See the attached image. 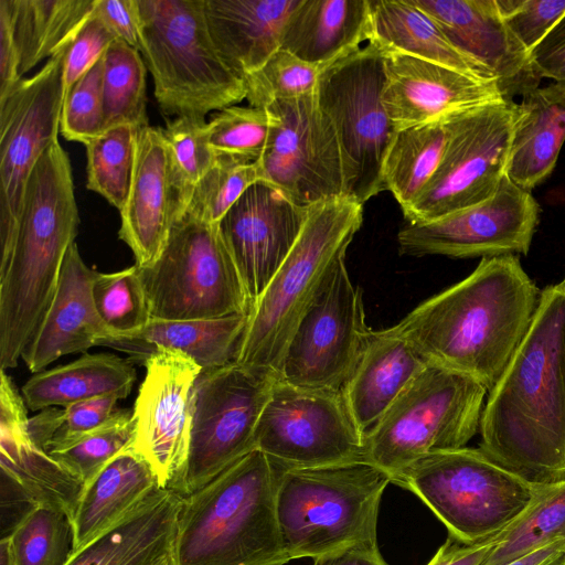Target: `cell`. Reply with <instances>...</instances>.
<instances>
[{"mask_svg":"<svg viewBox=\"0 0 565 565\" xmlns=\"http://www.w3.org/2000/svg\"><path fill=\"white\" fill-rule=\"evenodd\" d=\"M79 214L71 162L58 140L28 180L12 248L0 260V367L18 365L56 290Z\"/></svg>","mask_w":565,"mask_h":565,"instance_id":"obj_3","label":"cell"},{"mask_svg":"<svg viewBox=\"0 0 565 565\" xmlns=\"http://www.w3.org/2000/svg\"><path fill=\"white\" fill-rule=\"evenodd\" d=\"M279 469L253 450L183 497L171 565H285L277 516Z\"/></svg>","mask_w":565,"mask_h":565,"instance_id":"obj_4","label":"cell"},{"mask_svg":"<svg viewBox=\"0 0 565 565\" xmlns=\"http://www.w3.org/2000/svg\"><path fill=\"white\" fill-rule=\"evenodd\" d=\"M28 406L13 380L0 371V468L38 505L58 509L72 520L84 483L31 437Z\"/></svg>","mask_w":565,"mask_h":565,"instance_id":"obj_25","label":"cell"},{"mask_svg":"<svg viewBox=\"0 0 565 565\" xmlns=\"http://www.w3.org/2000/svg\"><path fill=\"white\" fill-rule=\"evenodd\" d=\"M413 492L465 544L487 541L514 522L543 484L516 476L480 448L427 454L393 482Z\"/></svg>","mask_w":565,"mask_h":565,"instance_id":"obj_8","label":"cell"},{"mask_svg":"<svg viewBox=\"0 0 565 565\" xmlns=\"http://www.w3.org/2000/svg\"><path fill=\"white\" fill-rule=\"evenodd\" d=\"M540 205L507 175L488 200L424 223H405L397 234L402 255L451 258L526 255Z\"/></svg>","mask_w":565,"mask_h":565,"instance_id":"obj_18","label":"cell"},{"mask_svg":"<svg viewBox=\"0 0 565 565\" xmlns=\"http://www.w3.org/2000/svg\"><path fill=\"white\" fill-rule=\"evenodd\" d=\"M312 565H387L379 546H354L313 559Z\"/></svg>","mask_w":565,"mask_h":565,"instance_id":"obj_55","label":"cell"},{"mask_svg":"<svg viewBox=\"0 0 565 565\" xmlns=\"http://www.w3.org/2000/svg\"><path fill=\"white\" fill-rule=\"evenodd\" d=\"M503 19L531 53L565 15V0H497Z\"/></svg>","mask_w":565,"mask_h":565,"instance_id":"obj_49","label":"cell"},{"mask_svg":"<svg viewBox=\"0 0 565 565\" xmlns=\"http://www.w3.org/2000/svg\"><path fill=\"white\" fill-rule=\"evenodd\" d=\"M139 52L164 117H199L246 98L245 82L220 56L204 0H136Z\"/></svg>","mask_w":565,"mask_h":565,"instance_id":"obj_6","label":"cell"},{"mask_svg":"<svg viewBox=\"0 0 565 565\" xmlns=\"http://www.w3.org/2000/svg\"><path fill=\"white\" fill-rule=\"evenodd\" d=\"M207 128L216 154L257 160L266 147L270 120L266 109L231 106L215 114Z\"/></svg>","mask_w":565,"mask_h":565,"instance_id":"obj_47","label":"cell"},{"mask_svg":"<svg viewBox=\"0 0 565 565\" xmlns=\"http://www.w3.org/2000/svg\"><path fill=\"white\" fill-rule=\"evenodd\" d=\"M98 274L83 260L73 243L52 301L22 354L31 372L43 371L63 355L85 352L110 333L94 302L93 287Z\"/></svg>","mask_w":565,"mask_h":565,"instance_id":"obj_24","label":"cell"},{"mask_svg":"<svg viewBox=\"0 0 565 565\" xmlns=\"http://www.w3.org/2000/svg\"><path fill=\"white\" fill-rule=\"evenodd\" d=\"M159 488L153 469L132 446L111 458L84 484L71 520L74 552L117 523Z\"/></svg>","mask_w":565,"mask_h":565,"instance_id":"obj_31","label":"cell"},{"mask_svg":"<svg viewBox=\"0 0 565 565\" xmlns=\"http://www.w3.org/2000/svg\"><path fill=\"white\" fill-rule=\"evenodd\" d=\"M310 207L296 204L275 185L260 180L218 222L250 309L295 246Z\"/></svg>","mask_w":565,"mask_h":565,"instance_id":"obj_20","label":"cell"},{"mask_svg":"<svg viewBox=\"0 0 565 565\" xmlns=\"http://www.w3.org/2000/svg\"><path fill=\"white\" fill-rule=\"evenodd\" d=\"M488 388L428 362L364 436V461L391 482L420 457L466 447L480 427Z\"/></svg>","mask_w":565,"mask_h":565,"instance_id":"obj_9","label":"cell"},{"mask_svg":"<svg viewBox=\"0 0 565 565\" xmlns=\"http://www.w3.org/2000/svg\"><path fill=\"white\" fill-rule=\"evenodd\" d=\"M530 54L539 76L565 90V15Z\"/></svg>","mask_w":565,"mask_h":565,"instance_id":"obj_51","label":"cell"},{"mask_svg":"<svg viewBox=\"0 0 565 565\" xmlns=\"http://www.w3.org/2000/svg\"><path fill=\"white\" fill-rule=\"evenodd\" d=\"M371 332L362 290L351 281L342 259L297 326L277 379L303 387L343 390Z\"/></svg>","mask_w":565,"mask_h":565,"instance_id":"obj_15","label":"cell"},{"mask_svg":"<svg viewBox=\"0 0 565 565\" xmlns=\"http://www.w3.org/2000/svg\"><path fill=\"white\" fill-rule=\"evenodd\" d=\"M255 449L279 469L323 467L364 461V435L343 390L276 379L258 419Z\"/></svg>","mask_w":565,"mask_h":565,"instance_id":"obj_14","label":"cell"},{"mask_svg":"<svg viewBox=\"0 0 565 565\" xmlns=\"http://www.w3.org/2000/svg\"><path fill=\"white\" fill-rule=\"evenodd\" d=\"M262 179L259 159L217 154L194 188L184 213L209 224H218L242 194Z\"/></svg>","mask_w":565,"mask_h":565,"instance_id":"obj_40","label":"cell"},{"mask_svg":"<svg viewBox=\"0 0 565 565\" xmlns=\"http://www.w3.org/2000/svg\"><path fill=\"white\" fill-rule=\"evenodd\" d=\"M118 396L108 395L49 407L29 419L32 439L47 454L64 448L107 424L117 412Z\"/></svg>","mask_w":565,"mask_h":565,"instance_id":"obj_43","label":"cell"},{"mask_svg":"<svg viewBox=\"0 0 565 565\" xmlns=\"http://www.w3.org/2000/svg\"><path fill=\"white\" fill-rule=\"evenodd\" d=\"M300 0H204L212 41L243 81L280 49L285 24Z\"/></svg>","mask_w":565,"mask_h":565,"instance_id":"obj_26","label":"cell"},{"mask_svg":"<svg viewBox=\"0 0 565 565\" xmlns=\"http://www.w3.org/2000/svg\"><path fill=\"white\" fill-rule=\"evenodd\" d=\"M134 439L132 412L117 409L103 427L49 455L85 484Z\"/></svg>","mask_w":565,"mask_h":565,"instance_id":"obj_45","label":"cell"},{"mask_svg":"<svg viewBox=\"0 0 565 565\" xmlns=\"http://www.w3.org/2000/svg\"><path fill=\"white\" fill-rule=\"evenodd\" d=\"M249 313L207 320L151 319L143 328L126 334H107L96 345L108 347L145 363L156 351L182 352L202 370L237 361Z\"/></svg>","mask_w":565,"mask_h":565,"instance_id":"obj_28","label":"cell"},{"mask_svg":"<svg viewBox=\"0 0 565 565\" xmlns=\"http://www.w3.org/2000/svg\"><path fill=\"white\" fill-rule=\"evenodd\" d=\"M103 60L104 131L122 125L148 126L147 66L139 50L116 39Z\"/></svg>","mask_w":565,"mask_h":565,"instance_id":"obj_37","label":"cell"},{"mask_svg":"<svg viewBox=\"0 0 565 565\" xmlns=\"http://www.w3.org/2000/svg\"><path fill=\"white\" fill-rule=\"evenodd\" d=\"M94 13L118 40L139 50L136 0H96Z\"/></svg>","mask_w":565,"mask_h":565,"instance_id":"obj_52","label":"cell"},{"mask_svg":"<svg viewBox=\"0 0 565 565\" xmlns=\"http://www.w3.org/2000/svg\"><path fill=\"white\" fill-rule=\"evenodd\" d=\"M275 377L236 362L202 370L192 391L188 459L177 492L185 497L255 450V431Z\"/></svg>","mask_w":565,"mask_h":565,"instance_id":"obj_12","label":"cell"},{"mask_svg":"<svg viewBox=\"0 0 565 565\" xmlns=\"http://www.w3.org/2000/svg\"><path fill=\"white\" fill-rule=\"evenodd\" d=\"M372 38L370 0H300L285 24L280 49L323 68Z\"/></svg>","mask_w":565,"mask_h":565,"instance_id":"obj_30","label":"cell"},{"mask_svg":"<svg viewBox=\"0 0 565 565\" xmlns=\"http://www.w3.org/2000/svg\"><path fill=\"white\" fill-rule=\"evenodd\" d=\"M66 51L0 98V260L12 248L30 174L57 140Z\"/></svg>","mask_w":565,"mask_h":565,"instance_id":"obj_17","label":"cell"},{"mask_svg":"<svg viewBox=\"0 0 565 565\" xmlns=\"http://www.w3.org/2000/svg\"><path fill=\"white\" fill-rule=\"evenodd\" d=\"M495 537L477 544H465L448 535L426 565H481L494 547Z\"/></svg>","mask_w":565,"mask_h":565,"instance_id":"obj_54","label":"cell"},{"mask_svg":"<svg viewBox=\"0 0 565 565\" xmlns=\"http://www.w3.org/2000/svg\"><path fill=\"white\" fill-rule=\"evenodd\" d=\"M0 565H15V557L11 537L2 536L0 541Z\"/></svg>","mask_w":565,"mask_h":565,"instance_id":"obj_57","label":"cell"},{"mask_svg":"<svg viewBox=\"0 0 565 565\" xmlns=\"http://www.w3.org/2000/svg\"><path fill=\"white\" fill-rule=\"evenodd\" d=\"M151 565H171V553L162 556Z\"/></svg>","mask_w":565,"mask_h":565,"instance_id":"obj_58","label":"cell"},{"mask_svg":"<svg viewBox=\"0 0 565 565\" xmlns=\"http://www.w3.org/2000/svg\"><path fill=\"white\" fill-rule=\"evenodd\" d=\"M19 65L11 14L7 0H0V98L22 79Z\"/></svg>","mask_w":565,"mask_h":565,"instance_id":"obj_53","label":"cell"},{"mask_svg":"<svg viewBox=\"0 0 565 565\" xmlns=\"http://www.w3.org/2000/svg\"><path fill=\"white\" fill-rule=\"evenodd\" d=\"M427 363L425 356L392 327L372 330L365 350L343 387L350 413L364 436Z\"/></svg>","mask_w":565,"mask_h":565,"instance_id":"obj_29","label":"cell"},{"mask_svg":"<svg viewBox=\"0 0 565 565\" xmlns=\"http://www.w3.org/2000/svg\"><path fill=\"white\" fill-rule=\"evenodd\" d=\"M103 71L102 56L65 95L60 121L65 139L85 146L103 134Z\"/></svg>","mask_w":565,"mask_h":565,"instance_id":"obj_48","label":"cell"},{"mask_svg":"<svg viewBox=\"0 0 565 565\" xmlns=\"http://www.w3.org/2000/svg\"><path fill=\"white\" fill-rule=\"evenodd\" d=\"M183 495L157 489L66 565H151L170 554Z\"/></svg>","mask_w":565,"mask_h":565,"instance_id":"obj_27","label":"cell"},{"mask_svg":"<svg viewBox=\"0 0 565 565\" xmlns=\"http://www.w3.org/2000/svg\"><path fill=\"white\" fill-rule=\"evenodd\" d=\"M565 141V90L537 87L516 103L507 177L531 191L553 171Z\"/></svg>","mask_w":565,"mask_h":565,"instance_id":"obj_32","label":"cell"},{"mask_svg":"<svg viewBox=\"0 0 565 565\" xmlns=\"http://www.w3.org/2000/svg\"><path fill=\"white\" fill-rule=\"evenodd\" d=\"M143 365L146 375L132 409V448L151 466L160 488L177 491L189 452L192 391L202 367L168 349L152 353Z\"/></svg>","mask_w":565,"mask_h":565,"instance_id":"obj_19","label":"cell"},{"mask_svg":"<svg viewBox=\"0 0 565 565\" xmlns=\"http://www.w3.org/2000/svg\"><path fill=\"white\" fill-rule=\"evenodd\" d=\"M370 3L371 41L382 49L414 55L477 78L495 81L488 67L460 51L438 23L412 0H370Z\"/></svg>","mask_w":565,"mask_h":565,"instance_id":"obj_34","label":"cell"},{"mask_svg":"<svg viewBox=\"0 0 565 565\" xmlns=\"http://www.w3.org/2000/svg\"><path fill=\"white\" fill-rule=\"evenodd\" d=\"M138 128L130 125L117 126L85 145L86 186L100 194L118 211L124 207L130 189Z\"/></svg>","mask_w":565,"mask_h":565,"instance_id":"obj_39","label":"cell"},{"mask_svg":"<svg viewBox=\"0 0 565 565\" xmlns=\"http://www.w3.org/2000/svg\"><path fill=\"white\" fill-rule=\"evenodd\" d=\"M319 66L309 64L279 49L244 82L250 107L266 109L271 103L315 93Z\"/></svg>","mask_w":565,"mask_h":565,"instance_id":"obj_46","label":"cell"},{"mask_svg":"<svg viewBox=\"0 0 565 565\" xmlns=\"http://www.w3.org/2000/svg\"><path fill=\"white\" fill-rule=\"evenodd\" d=\"M540 295L516 255L483 257L469 276L392 328L428 362L467 374L490 391L527 332Z\"/></svg>","mask_w":565,"mask_h":565,"instance_id":"obj_2","label":"cell"},{"mask_svg":"<svg viewBox=\"0 0 565 565\" xmlns=\"http://www.w3.org/2000/svg\"><path fill=\"white\" fill-rule=\"evenodd\" d=\"M384 86V52L370 41L324 66L315 90L337 132L345 195L362 205L384 191V160L396 134L383 104Z\"/></svg>","mask_w":565,"mask_h":565,"instance_id":"obj_11","label":"cell"},{"mask_svg":"<svg viewBox=\"0 0 565 565\" xmlns=\"http://www.w3.org/2000/svg\"><path fill=\"white\" fill-rule=\"evenodd\" d=\"M95 1L7 0L21 77L43 60L68 49L93 14Z\"/></svg>","mask_w":565,"mask_h":565,"instance_id":"obj_35","label":"cell"},{"mask_svg":"<svg viewBox=\"0 0 565 565\" xmlns=\"http://www.w3.org/2000/svg\"><path fill=\"white\" fill-rule=\"evenodd\" d=\"M117 38L93 12L68 46L63 61L64 97Z\"/></svg>","mask_w":565,"mask_h":565,"instance_id":"obj_50","label":"cell"},{"mask_svg":"<svg viewBox=\"0 0 565 565\" xmlns=\"http://www.w3.org/2000/svg\"><path fill=\"white\" fill-rule=\"evenodd\" d=\"M504 565H565V539L556 540Z\"/></svg>","mask_w":565,"mask_h":565,"instance_id":"obj_56","label":"cell"},{"mask_svg":"<svg viewBox=\"0 0 565 565\" xmlns=\"http://www.w3.org/2000/svg\"><path fill=\"white\" fill-rule=\"evenodd\" d=\"M515 116L516 102L507 99L450 114L440 164L405 221L429 222L490 199L507 175Z\"/></svg>","mask_w":565,"mask_h":565,"instance_id":"obj_13","label":"cell"},{"mask_svg":"<svg viewBox=\"0 0 565 565\" xmlns=\"http://www.w3.org/2000/svg\"><path fill=\"white\" fill-rule=\"evenodd\" d=\"M137 379L131 360L111 353H85L79 359L30 377L21 388L29 409L66 407L108 395H129Z\"/></svg>","mask_w":565,"mask_h":565,"instance_id":"obj_33","label":"cell"},{"mask_svg":"<svg viewBox=\"0 0 565 565\" xmlns=\"http://www.w3.org/2000/svg\"><path fill=\"white\" fill-rule=\"evenodd\" d=\"M382 50L383 104L396 131L504 99L495 81L477 78L395 50Z\"/></svg>","mask_w":565,"mask_h":565,"instance_id":"obj_21","label":"cell"},{"mask_svg":"<svg viewBox=\"0 0 565 565\" xmlns=\"http://www.w3.org/2000/svg\"><path fill=\"white\" fill-rule=\"evenodd\" d=\"M561 284L563 285V287L565 288V278L563 281H561Z\"/></svg>","mask_w":565,"mask_h":565,"instance_id":"obj_59","label":"cell"},{"mask_svg":"<svg viewBox=\"0 0 565 565\" xmlns=\"http://www.w3.org/2000/svg\"><path fill=\"white\" fill-rule=\"evenodd\" d=\"M390 482L366 461L279 469L276 507L289 559L377 546L379 509Z\"/></svg>","mask_w":565,"mask_h":565,"instance_id":"obj_7","label":"cell"},{"mask_svg":"<svg viewBox=\"0 0 565 565\" xmlns=\"http://www.w3.org/2000/svg\"><path fill=\"white\" fill-rule=\"evenodd\" d=\"M93 297L109 334L137 331L151 320L147 292L136 265L119 271L99 273Z\"/></svg>","mask_w":565,"mask_h":565,"instance_id":"obj_44","label":"cell"},{"mask_svg":"<svg viewBox=\"0 0 565 565\" xmlns=\"http://www.w3.org/2000/svg\"><path fill=\"white\" fill-rule=\"evenodd\" d=\"M266 110L270 128L259 159L262 180L306 207L347 196L337 132L316 94L276 100Z\"/></svg>","mask_w":565,"mask_h":565,"instance_id":"obj_16","label":"cell"},{"mask_svg":"<svg viewBox=\"0 0 565 565\" xmlns=\"http://www.w3.org/2000/svg\"><path fill=\"white\" fill-rule=\"evenodd\" d=\"M479 448L535 484L565 479V288L541 290L532 323L489 391Z\"/></svg>","mask_w":565,"mask_h":565,"instance_id":"obj_1","label":"cell"},{"mask_svg":"<svg viewBox=\"0 0 565 565\" xmlns=\"http://www.w3.org/2000/svg\"><path fill=\"white\" fill-rule=\"evenodd\" d=\"M9 536L15 565H66L74 552L71 519L51 507H35Z\"/></svg>","mask_w":565,"mask_h":565,"instance_id":"obj_42","label":"cell"},{"mask_svg":"<svg viewBox=\"0 0 565 565\" xmlns=\"http://www.w3.org/2000/svg\"><path fill=\"white\" fill-rule=\"evenodd\" d=\"M119 238L132 250L138 267L152 265L162 253L178 218V200L163 128L139 127L136 158Z\"/></svg>","mask_w":565,"mask_h":565,"instance_id":"obj_23","label":"cell"},{"mask_svg":"<svg viewBox=\"0 0 565 565\" xmlns=\"http://www.w3.org/2000/svg\"><path fill=\"white\" fill-rule=\"evenodd\" d=\"M163 134L170 153L179 218L184 214L194 188L213 166L217 154L209 143L205 118H174L168 121Z\"/></svg>","mask_w":565,"mask_h":565,"instance_id":"obj_41","label":"cell"},{"mask_svg":"<svg viewBox=\"0 0 565 565\" xmlns=\"http://www.w3.org/2000/svg\"><path fill=\"white\" fill-rule=\"evenodd\" d=\"M362 221L363 205L349 196L310 207L295 246L250 309L236 363L278 377L297 326Z\"/></svg>","mask_w":565,"mask_h":565,"instance_id":"obj_5","label":"cell"},{"mask_svg":"<svg viewBox=\"0 0 565 565\" xmlns=\"http://www.w3.org/2000/svg\"><path fill=\"white\" fill-rule=\"evenodd\" d=\"M565 539V479L543 484L537 498L507 529L481 565H504Z\"/></svg>","mask_w":565,"mask_h":565,"instance_id":"obj_38","label":"cell"},{"mask_svg":"<svg viewBox=\"0 0 565 565\" xmlns=\"http://www.w3.org/2000/svg\"><path fill=\"white\" fill-rule=\"evenodd\" d=\"M463 53L488 67L504 99L540 87L531 54L508 28L497 0H412Z\"/></svg>","mask_w":565,"mask_h":565,"instance_id":"obj_22","label":"cell"},{"mask_svg":"<svg viewBox=\"0 0 565 565\" xmlns=\"http://www.w3.org/2000/svg\"><path fill=\"white\" fill-rule=\"evenodd\" d=\"M138 270L151 319L207 320L250 312L245 286L217 224L184 213L173 223L158 259Z\"/></svg>","mask_w":565,"mask_h":565,"instance_id":"obj_10","label":"cell"},{"mask_svg":"<svg viewBox=\"0 0 565 565\" xmlns=\"http://www.w3.org/2000/svg\"><path fill=\"white\" fill-rule=\"evenodd\" d=\"M449 115L399 129L392 140L383 166V186L402 212L416 201L440 164L449 136Z\"/></svg>","mask_w":565,"mask_h":565,"instance_id":"obj_36","label":"cell"}]
</instances>
